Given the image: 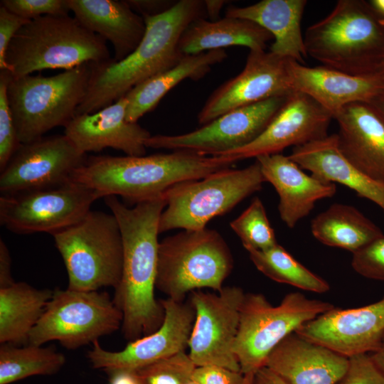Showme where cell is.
Here are the masks:
<instances>
[{
	"mask_svg": "<svg viewBox=\"0 0 384 384\" xmlns=\"http://www.w3.org/2000/svg\"><path fill=\"white\" fill-rule=\"evenodd\" d=\"M228 156L203 155L188 150L141 156H91L71 181L95 191L100 198L121 196L136 205L163 195L174 185L233 168Z\"/></svg>",
	"mask_w": 384,
	"mask_h": 384,
	"instance_id": "3",
	"label": "cell"
},
{
	"mask_svg": "<svg viewBox=\"0 0 384 384\" xmlns=\"http://www.w3.org/2000/svg\"><path fill=\"white\" fill-rule=\"evenodd\" d=\"M289 95L233 110L188 133L151 135L145 142V146L172 151L188 150L207 156L228 153L256 139L269 125Z\"/></svg>",
	"mask_w": 384,
	"mask_h": 384,
	"instance_id": "14",
	"label": "cell"
},
{
	"mask_svg": "<svg viewBox=\"0 0 384 384\" xmlns=\"http://www.w3.org/2000/svg\"><path fill=\"white\" fill-rule=\"evenodd\" d=\"M311 232L321 243L352 253L382 236V230L356 207L331 204L311 221Z\"/></svg>",
	"mask_w": 384,
	"mask_h": 384,
	"instance_id": "31",
	"label": "cell"
},
{
	"mask_svg": "<svg viewBox=\"0 0 384 384\" xmlns=\"http://www.w3.org/2000/svg\"><path fill=\"white\" fill-rule=\"evenodd\" d=\"M91 71L92 63H85L52 76H11L6 95L21 144L68 124L86 94Z\"/></svg>",
	"mask_w": 384,
	"mask_h": 384,
	"instance_id": "6",
	"label": "cell"
},
{
	"mask_svg": "<svg viewBox=\"0 0 384 384\" xmlns=\"http://www.w3.org/2000/svg\"><path fill=\"white\" fill-rule=\"evenodd\" d=\"M349 358L296 332L271 352L265 366L289 384H337Z\"/></svg>",
	"mask_w": 384,
	"mask_h": 384,
	"instance_id": "23",
	"label": "cell"
},
{
	"mask_svg": "<svg viewBox=\"0 0 384 384\" xmlns=\"http://www.w3.org/2000/svg\"><path fill=\"white\" fill-rule=\"evenodd\" d=\"M165 315L161 326L152 334L129 342L121 351L103 348L99 341L92 343L87 358L95 369L135 370L158 361L186 351L193 327L196 311L188 300L159 299Z\"/></svg>",
	"mask_w": 384,
	"mask_h": 384,
	"instance_id": "16",
	"label": "cell"
},
{
	"mask_svg": "<svg viewBox=\"0 0 384 384\" xmlns=\"http://www.w3.org/2000/svg\"><path fill=\"white\" fill-rule=\"evenodd\" d=\"M233 265L231 251L217 230H183L159 242L156 289L177 302L203 288L219 292Z\"/></svg>",
	"mask_w": 384,
	"mask_h": 384,
	"instance_id": "7",
	"label": "cell"
},
{
	"mask_svg": "<svg viewBox=\"0 0 384 384\" xmlns=\"http://www.w3.org/2000/svg\"><path fill=\"white\" fill-rule=\"evenodd\" d=\"M186 384H199V383H198L196 382L195 380L191 379V380H188Z\"/></svg>",
	"mask_w": 384,
	"mask_h": 384,
	"instance_id": "51",
	"label": "cell"
},
{
	"mask_svg": "<svg viewBox=\"0 0 384 384\" xmlns=\"http://www.w3.org/2000/svg\"><path fill=\"white\" fill-rule=\"evenodd\" d=\"M74 17L87 30L110 41L115 61L130 55L139 45L146 26L125 0H68Z\"/></svg>",
	"mask_w": 384,
	"mask_h": 384,
	"instance_id": "26",
	"label": "cell"
},
{
	"mask_svg": "<svg viewBox=\"0 0 384 384\" xmlns=\"http://www.w3.org/2000/svg\"><path fill=\"white\" fill-rule=\"evenodd\" d=\"M290 83L293 91L307 95L331 114L356 102L368 103L384 93L381 75L354 76L323 65L305 66L290 60Z\"/></svg>",
	"mask_w": 384,
	"mask_h": 384,
	"instance_id": "22",
	"label": "cell"
},
{
	"mask_svg": "<svg viewBox=\"0 0 384 384\" xmlns=\"http://www.w3.org/2000/svg\"><path fill=\"white\" fill-rule=\"evenodd\" d=\"M118 221L124 249L120 281L113 302L122 314L121 331L129 342L156 331L164 309L155 298L159 219L166 202L164 195L129 208L116 196L104 198Z\"/></svg>",
	"mask_w": 384,
	"mask_h": 384,
	"instance_id": "1",
	"label": "cell"
},
{
	"mask_svg": "<svg viewBox=\"0 0 384 384\" xmlns=\"http://www.w3.org/2000/svg\"><path fill=\"white\" fill-rule=\"evenodd\" d=\"M110 59L106 41L69 15L30 20L15 34L6 53L13 78L45 69L65 70Z\"/></svg>",
	"mask_w": 384,
	"mask_h": 384,
	"instance_id": "5",
	"label": "cell"
},
{
	"mask_svg": "<svg viewBox=\"0 0 384 384\" xmlns=\"http://www.w3.org/2000/svg\"><path fill=\"white\" fill-rule=\"evenodd\" d=\"M129 6L142 17L159 16L171 9L177 2L168 0H125Z\"/></svg>",
	"mask_w": 384,
	"mask_h": 384,
	"instance_id": "42",
	"label": "cell"
},
{
	"mask_svg": "<svg viewBox=\"0 0 384 384\" xmlns=\"http://www.w3.org/2000/svg\"><path fill=\"white\" fill-rule=\"evenodd\" d=\"M122 314L107 292L53 289L28 343L58 341L74 350L121 329Z\"/></svg>",
	"mask_w": 384,
	"mask_h": 384,
	"instance_id": "11",
	"label": "cell"
},
{
	"mask_svg": "<svg viewBox=\"0 0 384 384\" xmlns=\"http://www.w3.org/2000/svg\"><path fill=\"white\" fill-rule=\"evenodd\" d=\"M11 259L9 249L5 242L0 240V287H4L13 284L11 272Z\"/></svg>",
	"mask_w": 384,
	"mask_h": 384,
	"instance_id": "43",
	"label": "cell"
},
{
	"mask_svg": "<svg viewBox=\"0 0 384 384\" xmlns=\"http://www.w3.org/2000/svg\"><path fill=\"white\" fill-rule=\"evenodd\" d=\"M382 76V79H383V85H384V75H381Z\"/></svg>",
	"mask_w": 384,
	"mask_h": 384,
	"instance_id": "53",
	"label": "cell"
},
{
	"mask_svg": "<svg viewBox=\"0 0 384 384\" xmlns=\"http://www.w3.org/2000/svg\"><path fill=\"white\" fill-rule=\"evenodd\" d=\"M290 59L265 50H250L243 70L208 97L198 114L206 124L233 110L294 92L290 83Z\"/></svg>",
	"mask_w": 384,
	"mask_h": 384,
	"instance_id": "17",
	"label": "cell"
},
{
	"mask_svg": "<svg viewBox=\"0 0 384 384\" xmlns=\"http://www.w3.org/2000/svg\"><path fill=\"white\" fill-rule=\"evenodd\" d=\"M207 17L210 21L218 20L220 11L226 4L225 1L221 0H206L204 1Z\"/></svg>",
	"mask_w": 384,
	"mask_h": 384,
	"instance_id": "46",
	"label": "cell"
},
{
	"mask_svg": "<svg viewBox=\"0 0 384 384\" xmlns=\"http://www.w3.org/2000/svg\"><path fill=\"white\" fill-rule=\"evenodd\" d=\"M379 75H384V63H383V65L382 67H381V69H380Z\"/></svg>",
	"mask_w": 384,
	"mask_h": 384,
	"instance_id": "52",
	"label": "cell"
},
{
	"mask_svg": "<svg viewBox=\"0 0 384 384\" xmlns=\"http://www.w3.org/2000/svg\"><path fill=\"white\" fill-rule=\"evenodd\" d=\"M369 2L379 14L384 16V0H370Z\"/></svg>",
	"mask_w": 384,
	"mask_h": 384,
	"instance_id": "49",
	"label": "cell"
},
{
	"mask_svg": "<svg viewBox=\"0 0 384 384\" xmlns=\"http://www.w3.org/2000/svg\"><path fill=\"white\" fill-rule=\"evenodd\" d=\"M306 4V0H262L247 6H229L225 16L260 25L274 39L270 52L303 65L308 55L301 23Z\"/></svg>",
	"mask_w": 384,
	"mask_h": 384,
	"instance_id": "27",
	"label": "cell"
},
{
	"mask_svg": "<svg viewBox=\"0 0 384 384\" xmlns=\"http://www.w3.org/2000/svg\"><path fill=\"white\" fill-rule=\"evenodd\" d=\"M196 367L183 351L134 371L141 384H186Z\"/></svg>",
	"mask_w": 384,
	"mask_h": 384,
	"instance_id": "35",
	"label": "cell"
},
{
	"mask_svg": "<svg viewBox=\"0 0 384 384\" xmlns=\"http://www.w3.org/2000/svg\"><path fill=\"white\" fill-rule=\"evenodd\" d=\"M11 76L9 70H0V171L21 144L6 95Z\"/></svg>",
	"mask_w": 384,
	"mask_h": 384,
	"instance_id": "36",
	"label": "cell"
},
{
	"mask_svg": "<svg viewBox=\"0 0 384 384\" xmlns=\"http://www.w3.org/2000/svg\"><path fill=\"white\" fill-rule=\"evenodd\" d=\"M368 104L370 105L384 123V93L377 96Z\"/></svg>",
	"mask_w": 384,
	"mask_h": 384,
	"instance_id": "48",
	"label": "cell"
},
{
	"mask_svg": "<svg viewBox=\"0 0 384 384\" xmlns=\"http://www.w3.org/2000/svg\"><path fill=\"white\" fill-rule=\"evenodd\" d=\"M230 225L247 251L267 250L278 244L265 206L257 197Z\"/></svg>",
	"mask_w": 384,
	"mask_h": 384,
	"instance_id": "34",
	"label": "cell"
},
{
	"mask_svg": "<svg viewBox=\"0 0 384 384\" xmlns=\"http://www.w3.org/2000/svg\"><path fill=\"white\" fill-rule=\"evenodd\" d=\"M99 195L75 181L0 197V223L18 234L53 235L80 220Z\"/></svg>",
	"mask_w": 384,
	"mask_h": 384,
	"instance_id": "12",
	"label": "cell"
},
{
	"mask_svg": "<svg viewBox=\"0 0 384 384\" xmlns=\"http://www.w3.org/2000/svg\"><path fill=\"white\" fill-rule=\"evenodd\" d=\"M369 356L378 369L384 373V336L378 349Z\"/></svg>",
	"mask_w": 384,
	"mask_h": 384,
	"instance_id": "47",
	"label": "cell"
},
{
	"mask_svg": "<svg viewBox=\"0 0 384 384\" xmlns=\"http://www.w3.org/2000/svg\"><path fill=\"white\" fill-rule=\"evenodd\" d=\"M289 157L316 178L340 183L358 197L376 204L384 212V183L366 176L343 155L337 134L293 147Z\"/></svg>",
	"mask_w": 384,
	"mask_h": 384,
	"instance_id": "25",
	"label": "cell"
},
{
	"mask_svg": "<svg viewBox=\"0 0 384 384\" xmlns=\"http://www.w3.org/2000/svg\"><path fill=\"white\" fill-rule=\"evenodd\" d=\"M127 107L123 97L96 112L77 115L65 127L64 134L85 154L112 148L127 156H144L145 142L151 135L137 122L126 120Z\"/></svg>",
	"mask_w": 384,
	"mask_h": 384,
	"instance_id": "20",
	"label": "cell"
},
{
	"mask_svg": "<svg viewBox=\"0 0 384 384\" xmlns=\"http://www.w3.org/2000/svg\"><path fill=\"white\" fill-rule=\"evenodd\" d=\"M332 119L331 114L311 97L294 91L256 139L221 155L232 156L239 161L262 155L280 154L291 146H302L326 137Z\"/></svg>",
	"mask_w": 384,
	"mask_h": 384,
	"instance_id": "19",
	"label": "cell"
},
{
	"mask_svg": "<svg viewBox=\"0 0 384 384\" xmlns=\"http://www.w3.org/2000/svg\"><path fill=\"white\" fill-rule=\"evenodd\" d=\"M253 373L245 375L243 384H252Z\"/></svg>",
	"mask_w": 384,
	"mask_h": 384,
	"instance_id": "50",
	"label": "cell"
},
{
	"mask_svg": "<svg viewBox=\"0 0 384 384\" xmlns=\"http://www.w3.org/2000/svg\"><path fill=\"white\" fill-rule=\"evenodd\" d=\"M87 157L65 134L43 136L21 144L1 171V196L65 184Z\"/></svg>",
	"mask_w": 384,
	"mask_h": 384,
	"instance_id": "15",
	"label": "cell"
},
{
	"mask_svg": "<svg viewBox=\"0 0 384 384\" xmlns=\"http://www.w3.org/2000/svg\"><path fill=\"white\" fill-rule=\"evenodd\" d=\"M53 293L52 289H37L24 282L0 287L1 344H28Z\"/></svg>",
	"mask_w": 384,
	"mask_h": 384,
	"instance_id": "30",
	"label": "cell"
},
{
	"mask_svg": "<svg viewBox=\"0 0 384 384\" xmlns=\"http://www.w3.org/2000/svg\"><path fill=\"white\" fill-rule=\"evenodd\" d=\"M334 306L296 292L285 295L277 306L260 293H245L233 352L243 375L265 366L271 352L287 336Z\"/></svg>",
	"mask_w": 384,
	"mask_h": 384,
	"instance_id": "9",
	"label": "cell"
},
{
	"mask_svg": "<svg viewBox=\"0 0 384 384\" xmlns=\"http://www.w3.org/2000/svg\"><path fill=\"white\" fill-rule=\"evenodd\" d=\"M255 159L265 182L271 183L279 196V217L289 228L309 215L318 201L331 198L336 193L335 183L307 174L289 156L268 154Z\"/></svg>",
	"mask_w": 384,
	"mask_h": 384,
	"instance_id": "21",
	"label": "cell"
},
{
	"mask_svg": "<svg viewBox=\"0 0 384 384\" xmlns=\"http://www.w3.org/2000/svg\"><path fill=\"white\" fill-rule=\"evenodd\" d=\"M252 384H289L275 372L263 366L253 373Z\"/></svg>",
	"mask_w": 384,
	"mask_h": 384,
	"instance_id": "44",
	"label": "cell"
},
{
	"mask_svg": "<svg viewBox=\"0 0 384 384\" xmlns=\"http://www.w3.org/2000/svg\"><path fill=\"white\" fill-rule=\"evenodd\" d=\"M296 333L348 358L371 353L384 336V297L361 307L334 306L302 325Z\"/></svg>",
	"mask_w": 384,
	"mask_h": 384,
	"instance_id": "18",
	"label": "cell"
},
{
	"mask_svg": "<svg viewBox=\"0 0 384 384\" xmlns=\"http://www.w3.org/2000/svg\"><path fill=\"white\" fill-rule=\"evenodd\" d=\"M227 56L224 49L186 55L177 65L136 85L124 96L127 100L126 120L137 122L181 81L203 78L210 71L212 65L221 63Z\"/></svg>",
	"mask_w": 384,
	"mask_h": 384,
	"instance_id": "29",
	"label": "cell"
},
{
	"mask_svg": "<svg viewBox=\"0 0 384 384\" xmlns=\"http://www.w3.org/2000/svg\"><path fill=\"white\" fill-rule=\"evenodd\" d=\"M265 182L257 160L243 169L230 168L199 179L178 183L164 193L159 233L173 229L200 230L260 191Z\"/></svg>",
	"mask_w": 384,
	"mask_h": 384,
	"instance_id": "10",
	"label": "cell"
},
{
	"mask_svg": "<svg viewBox=\"0 0 384 384\" xmlns=\"http://www.w3.org/2000/svg\"><path fill=\"white\" fill-rule=\"evenodd\" d=\"M338 146L361 171L384 183V123L369 104L346 106L334 117Z\"/></svg>",
	"mask_w": 384,
	"mask_h": 384,
	"instance_id": "24",
	"label": "cell"
},
{
	"mask_svg": "<svg viewBox=\"0 0 384 384\" xmlns=\"http://www.w3.org/2000/svg\"><path fill=\"white\" fill-rule=\"evenodd\" d=\"M272 35L250 20L227 17L214 21L205 18L191 22L179 41L183 55H195L206 51L241 46L250 50H265Z\"/></svg>",
	"mask_w": 384,
	"mask_h": 384,
	"instance_id": "28",
	"label": "cell"
},
{
	"mask_svg": "<svg viewBox=\"0 0 384 384\" xmlns=\"http://www.w3.org/2000/svg\"><path fill=\"white\" fill-rule=\"evenodd\" d=\"M65 363L64 354L53 346L1 344L0 384H11L36 375H53Z\"/></svg>",
	"mask_w": 384,
	"mask_h": 384,
	"instance_id": "32",
	"label": "cell"
},
{
	"mask_svg": "<svg viewBox=\"0 0 384 384\" xmlns=\"http://www.w3.org/2000/svg\"><path fill=\"white\" fill-rule=\"evenodd\" d=\"M191 379L199 384H243L245 375L218 366L195 368Z\"/></svg>",
	"mask_w": 384,
	"mask_h": 384,
	"instance_id": "41",
	"label": "cell"
},
{
	"mask_svg": "<svg viewBox=\"0 0 384 384\" xmlns=\"http://www.w3.org/2000/svg\"><path fill=\"white\" fill-rule=\"evenodd\" d=\"M351 266L358 274L384 281V235L352 253Z\"/></svg>",
	"mask_w": 384,
	"mask_h": 384,
	"instance_id": "37",
	"label": "cell"
},
{
	"mask_svg": "<svg viewBox=\"0 0 384 384\" xmlns=\"http://www.w3.org/2000/svg\"><path fill=\"white\" fill-rule=\"evenodd\" d=\"M204 1L180 0L169 11L143 17L145 34L137 48L120 61L92 63L86 94L75 116L96 112L124 97L134 87L177 65L186 55L179 49L183 31L193 21L206 18Z\"/></svg>",
	"mask_w": 384,
	"mask_h": 384,
	"instance_id": "2",
	"label": "cell"
},
{
	"mask_svg": "<svg viewBox=\"0 0 384 384\" xmlns=\"http://www.w3.org/2000/svg\"><path fill=\"white\" fill-rule=\"evenodd\" d=\"M52 236L68 273V289L92 292L118 285L124 249L119 225L112 213L90 210Z\"/></svg>",
	"mask_w": 384,
	"mask_h": 384,
	"instance_id": "8",
	"label": "cell"
},
{
	"mask_svg": "<svg viewBox=\"0 0 384 384\" xmlns=\"http://www.w3.org/2000/svg\"><path fill=\"white\" fill-rule=\"evenodd\" d=\"M105 373L109 377V384H141L134 370L117 369Z\"/></svg>",
	"mask_w": 384,
	"mask_h": 384,
	"instance_id": "45",
	"label": "cell"
},
{
	"mask_svg": "<svg viewBox=\"0 0 384 384\" xmlns=\"http://www.w3.org/2000/svg\"><path fill=\"white\" fill-rule=\"evenodd\" d=\"M0 5L28 20L43 16H68V0H1Z\"/></svg>",
	"mask_w": 384,
	"mask_h": 384,
	"instance_id": "38",
	"label": "cell"
},
{
	"mask_svg": "<svg viewBox=\"0 0 384 384\" xmlns=\"http://www.w3.org/2000/svg\"><path fill=\"white\" fill-rule=\"evenodd\" d=\"M304 40L308 56L351 75H379L384 63V16L369 1H338Z\"/></svg>",
	"mask_w": 384,
	"mask_h": 384,
	"instance_id": "4",
	"label": "cell"
},
{
	"mask_svg": "<svg viewBox=\"0 0 384 384\" xmlns=\"http://www.w3.org/2000/svg\"><path fill=\"white\" fill-rule=\"evenodd\" d=\"M245 293L236 286L215 292L195 290L189 302L196 318L188 341L191 360L197 366H218L241 372L233 346Z\"/></svg>",
	"mask_w": 384,
	"mask_h": 384,
	"instance_id": "13",
	"label": "cell"
},
{
	"mask_svg": "<svg viewBox=\"0 0 384 384\" xmlns=\"http://www.w3.org/2000/svg\"><path fill=\"white\" fill-rule=\"evenodd\" d=\"M247 252L256 268L277 282L319 294L330 289L325 279L307 269L279 244L267 250Z\"/></svg>",
	"mask_w": 384,
	"mask_h": 384,
	"instance_id": "33",
	"label": "cell"
},
{
	"mask_svg": "<svg viewBox=\"0 0 384 384\" xmlns=\"http://www.w3.org/2000/svg\"><path fill=\"white\" fill-rule=\"evenodd\" d=\"M348 358V369L337 384H384V373L375 365L368 353Z\"/></svg>",
	"mask_w": 384,
	"mask_h": 384,
	"instance_id": "39",
	"label": "cell"
},
{
	"mask_svg": "<svg viewBox=\"0 0 384 384\" xmlns=\"http://www.w3.org/2000/svg\"><path fill=\"white\" fill-rule=\"evenodd\" d=\"M29 21L0 5V70H8L7 48L15 34Z\"/></svg>",
	"mask_w": 384,
	"mask_h": 384,
	"instance_id": "40",
	"label": "cell"
}]
</instances>
